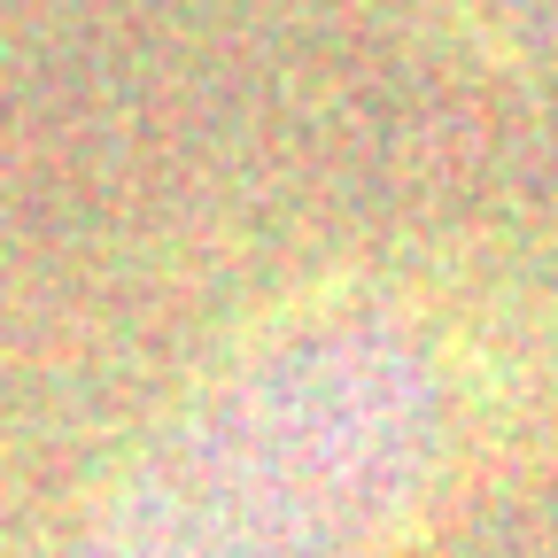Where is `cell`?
I'll use <instances>...</instances> for the list:
<instances>
[{
  "label": "cell",
  "mask_w": 558,
  "mask_h": 558,
  "mask_svg": "<svg viewBox=\"0 0 558 558\" xmlns=\"http://www.w3.org/2000/svg\"><path fill=\"white\" fill-rule=\"evenodd\" d=\"M473 427V349L427 295L318 288L148 435L70 558H380Z\"/></svg>",
  "instance_id": "obj_1"
},
{
  "label": "cell",
  "mask_w": 558,
  "mask_h": 558,
  "mask_svg": "<svg viewBox=\"0 0 558 558\" xmlns=\"http://www.w3.org/2000/svg\"><path fill=\"white\" fill-rule=\"evenodd\" d=\"M520 9H527V24L550 32V47H558V0H520Z\"/></svg>",
  "instance_id": "obj_2"
}]
</instances>
